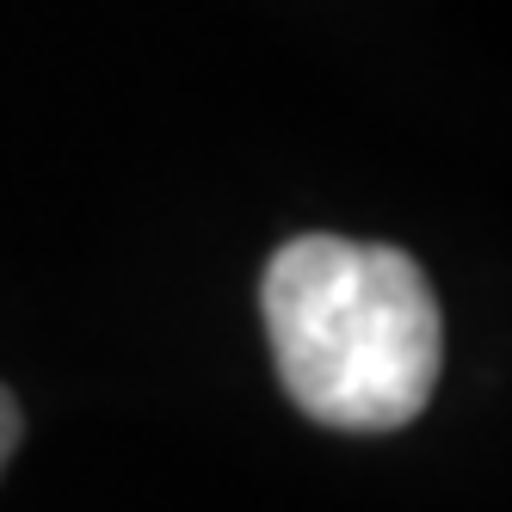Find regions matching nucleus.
<instances>
[{
	"instance_id": "obj_1",
	"label": "nucleus",
	"mask_w": 512,
	"mask_h": 512,
	"mask_svg": "<svg viewBox=\"0 0 512 512\" xmlns=\"http://www.w3.org/2000/svg\"><path fill=\"white\" fill-rule=\"evenodd\" d=\"M260 309L284 395L315 426L395 432L438 389L445 315L401 247L297 235L272 253Z\"/></svg>"
},
{
	"instance_id": "obj_2",
	"label": "nucleus",
	"mask_w": 512,
	"mask_h": 512,
	"mask_svg": "<svg viewBox=\"0 0 512 512\" xmlns=\"http://www.w3.org/2000/svg\"><path fill=\"white\" fill-rule=\"evenodd\" d=\"M19 438H25V414H19V395L0 383V469H7V457L19 451Z\"/></svg>"
}]
</instances>
